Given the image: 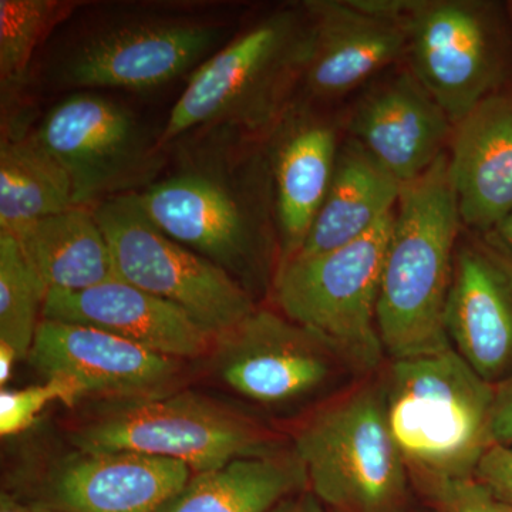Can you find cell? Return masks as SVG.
I'll list each match as a JSON object with an SVG mask.
<instances>
[{
	"instance_id": "cell-1",
	"label": "cell",
	"mask_w": 512,
	"mask_h": 512,
	"mask_svg": "<svg viewBox=\"0 0 512 512\" xmlns=\"http://www.w3.org/2000/svg\"><path fill=\"white\" fill-rule=\"evenodd\" d=\"M174 167L137 194L175 241L227 271L252 296L279 261L265 137L205 128L174 143Z\"/></svg>"
},
{
	"instance_id": "cell-2",
	"label": "cell",
	"mask_w": 512,
	"mask_h": 512,
	"mask_svg": "<svg viewBox=\"0 0 512 512\" xmlns=\"http://www.w3.org/2000/svg\"><path fill=\"white\" fill-rule=\"evenodd\" d=\"M387 426L410 481L427 495L476 478L494 446V384L456 350L390 360L380 370Z\"/></svg>"
},
{
	"instance_id": "cell-3",
	"label": "cell",
	"mask_w": 512,
	"mask_h": 512,
	"mask_svg": "<svg viewBox=\"0 0 512 512\" xmlns=\"http://www.w3.org/2000/svg\"><path fill=\"white\" fill-rule=\"evenodd\" d=\"M311 47L303 3L282 6L239 30L191 74L161 146L205 128L266 137L298 99Z\"/></svg>"
},
{
	"instance_id": "cell-4",
	"label": "cell",
	"mask_w": 512,
	"mask_h": 512,
	"mask_svg": "<svg viewBox=\"0 0 512 512\" xmlns=\"http://www.w3.org/2000/svg\"><path fill=\"white\" fill-rule=\"evenodd\" d=\"M447 153L402 185L377 303V329L390 360L451 348L446 306L463 232Z\"/></svg>"
},
{
	"instance_id": "cell-5",
	"label": "cell",
	"mask_w": 512,
	"mask_h": 512,
	"mask_svg": "<svg viewBox=\"0 0 512 512\" xmlns=\"http://www.w3.org/2000/svg\"><path fill=\"white\" fill-rule=\"evenodd\" d=\"M316 500L333 512H404L409 473L384 413L375 375L312 410L293 436Z\"/></svg>"
},
{
	"instance_id": "cell-6",
	"label": "cell",
	"mask_w": 512,
	"mask_h": 512,
	"mask_svg": "<svg viewBox=\"0 0 512 512\" xmlns=\"http://www.w3.org/2000/svg\"><path fill=\"white\" fill-rule=\"evenodd\" d=\"M393 214L348 245L295 256L272 282L278 311L326 340L362 377L380 372L386 356L377 303Z\"/></svg>"
},
{
	"instance_id": "cell-7",
	"label": "cell",
	"mask_w": 512,
	"mask_h": 512,
	"mask_svg": "<svg viewBox=\"0 0 512 512\" xmlns=\"http://www.w3.org/2000/svg\"><path fill=\"white\" fill-rule=\"evenodd\" d=\"M222 20L177 8L111 16L83 32L57 63L72 89L147 92L194 73L228 42Z\"/></svg>"
},
{
	"instance_id": "cell-8",
	"label": "cell",
	"mask_w": 512,
	"mask_h": 512,
	"mask_svg": "<svg viewBox=\"0 0 512 512\" xmlns=\"http://www.w3.org/2000/svg\"><path fill=\"white\" fill-rule=\"evenodd\" d=\"M79 451H134L181 461L195 473L272 453L274 433L245 414L194 393L110 402L73 431Z\"/></svg>"
},
{
	"instance_id": "cell-9",
	"label": "cell",
	"mask_w": 512,
	"mask_h": 512,
	"mask_svg": "<svg viewBox=\"0 0 512 512\" xmlns=\"http://www.w3.org/2000/svg\"><path fill=\"white\" fill-rule=\"evenodd\" d=\"M407 69L458 123L512 86V20L487 0H416L407 19Z\"/></svg>"
},
{
	"instance_id": "cell-10",
	"label": "cell",
	"mask_w": 512,
	"mask_h": 512,
	"mask_svg": "<svg viewBox=\"0 0 512 512\" xmlns=\"http://www.w3.org/2000/svg\"><path fill=\"white\" fill-rule=\"evenodd\" d=\"M36 136L69 175L77 207L140 194L163 177L170 154L134 111L90 92L59 101Z\"/></svg>"
},
{
	"instance_id": "cell-11",
	"label": "cell",
	"mask_w": 512,
	"mask_h": 512,
	"mask_svg": "<svg viewBox=\"0 0 512 512\" xmlns=\"http://www.w3.org/2000/svg\"><path fill=\"white\" fill-rule=\"evenodd\" d=\"M120 279L180 306L212 335H225L258 306L234 276L157 227L137 194L93 207Z\"/></svg>"
},
{
	"instance_id": "cell-12",
	"label": "cell",
	"mask_w": 512,
	"mask_h": 512,
	"mask_svg": "<svg viewBox=\"0 0 512 512\" xmlns=\"http://www.w3.org/2000/svg\"><path fill=\"white\" fill-rule=\"evenodd\" d=\"M211 357L229 390L274 412L323 403L363 379L326 340L268 308L220 336Z\"/></svg>"
},
{
	"instance_id": "cell-13",
	"label": "cell",
	"mask_w": 512,
	"mask_h": 512,
	"mask_svg": "<svg viewBox=\"0 0 512 512\" xmlns=\"http://www.w3.org/2000/svg\"><path fill=\"white\" fill-rule=\"evenodd\" d=\"M30 363L45 379L69 382L84 397L150 399L177 390L183 360L151 352L103 330L42 319Z\"/></svg>"
},
{
	"instance_id": "cell-14",
	"label": "cell",
	"mask_w": 512,
	"mask_h": 512,
	"mask_svg": "<svg viewBox=\"0 0 512 512\" xmlns=\"http://www.w3.org/2000/svg\"><path fill=\"white\" fill-rule=\"evenodd\" d=\"M311 47L299 103H330L356 92L407 49V19L370 8L366 0H306Z\"/></svg>"
},
{
	"instance_id": "cell-15",
	"label": "cell",
	"mask_w": 512,
	"mask_h": 512,
	"mask_svg": "<svg viewBox=\"0 0 512 512\" xmlns=\"http://www.w3.org/2000/svg\"><path fill=\"white\" fill-rule=\"evenodd\" d=\"M446 329L458 355L497 384L512 376V256L463 229L454 255Z\"/></svg>"
},
{
	"instance_id": "cell-16",
	"label": "cell",
	"mask_w": 512,
	"mask_h": 512,
	"mask_svg": "<svg viewBox=\"0 0 512 512\" xmlns=\"http://www.w3.org/2000/svg\"><path fill=\"white\" fill-rule=\"evenodd\" d=\"M338 127L316 107L295 101L265 137L274 190L278 268L301 252L332 183ZM276 268V271H278Z\"/></svg>"
},
{
	"instance_id": "cell-17",
	"label": "cell",
	"mask_w": 512,
	"mask_h": 512,
	"mask_svg": "<svg viewBox=\"0 0 512 512\" xmlns=\"http://www.w3.org/2000/svg\"><path fill=\"white\" fill-rule=\"evenodd\" d=\"M453 123L409 69L370 87L348 117L350 140L409 184L447 153Z\"/></svg>"
},
{
	"instance_id": "cell-18",
	"label": "cell",
	"mask_w": 512,
	"mask_h": 512,
	"mask_svg": "<svg viewBox=\"0 0 512 512\" xmlns=\"http://www.w3.org/2000/svg\"><path fill=\"white\" fill-rule=\"evenodd\" d=\"M42 319L103 330L183 362L211 356L217 345V336L180 306L120 278L83 291H47Z\"/></svg>"
},
{
	"instance_id": "cell-19",
	"label": "cell",
	"mask_w": 512,
	"mask_h": 512,
	"mask_svg": "<svg viewBox=\"0 0 512 512\" xmlns=\"http://www.w3.org/2000/svg\"><path fill=\"white\" fill-rule=\"evenodd\" d=\"M447 157L464 229L493 231L512 212V86L454 124Z\"/></svg>"
},
{
	"instance_id": "cell-20",
	"label": "cell",
	"mask_w": 512,
	"mask_h": 512,
	"mask_svg": "<svg viewBox=\"0 0 512 512\" xmlns=\"http://www.w3.org/2000/svg\"><path fill=\"white\" fill-rule=\"evenodd\" d=\"M191 468L134 451H79L57 467L52 507L63 512H158L190 481Z\"/></svg>"
},
{
	"instance_id": "cell-21",
	"label": "cell",
	"mask_w": 512,
	"mask_h": 512,
	"mask_svg": "<svg viewBox=\"0 0 512 512\" xmlns=\"http://www.w3.org/2000/svg\"><path fill=\"white\" fill-rule=\"evenodd\" d=\"M402 184L355 141L340 143L332 183L305 245L296 256L343 247L392 215Z\"/></svg>"
},
{
	"instance_id": "cell-22",
	"label": "cell",
	"mask_w": 512,
	"mask_h": 512,
	"mask_svg": "<svg viewBox=\"0 0 512 512\" xmlns=\"http://www.w3.org/2000/svg\"><path fill=\"white\" fill-rule=\"evenodd\" d=\"M12 237L47 291H83L119 278L93 208L73 207L49 215Z\"/></svg>"
},
{
	"instance_id": "cell-23",
	"label": "cell",
	"mask_w": 512,
	"mask_h": 512,
	"mask_svg": "<svg viewBox=\"0 0 512 512\" xmlns=\"http://www.w3.org/2000/svg\"><path fill=\"white\" fill-rule=\"evenodd\" d=\"M306 485L305 467L295 451H272L195 474L158 512H269Z\"/></svg>"
},
{
	"instance_id": "cell-24",
	"label": "cell",
	"mask_w": 512,
	"mask_h": 512,
	"mask_svg": "<svg viewBox=\"0 0 512 512\" xmlns=\"http://www.w3.org/2000/svg\"><path fill=\"white\" fill-rule=\"evenodd\" d=\"M77 207L72 181L23 123L2 126L0 234L13 235L37 220Z\"/></svg>"
},
{
	"instance_id": "cell-25",
	"label": "cell",
	"mask_w": 512,
	"mask_h": 512,
	"mask_svg": "<svg viewBox=\"0 0 512 512\" xmlns=\"http://www.w3.org/2000/svg\"><path fill=\"white\" fill-rule=\"evenodd\" d=\"M74 3L56 0H0V96L2 123L16 120L18 100L29 82L37 47Z\"/></svg>"
},
{
	"instance_id": "cell-26",
	"label": "cell",
	"mask_w": 512,
	"mask_h": 512,
	"mask_svg": "<svg viewBox=\"0 0 512 512\" xmlns=\"http://www.w3.org/2000/svg\"><path fill=\"white\" fill-rule=\"evenodd\" d=\"M47 289L18 241L0 234V346L28 359L42 322Z\"/></svg>"
},
{
	"instance_id": "cell-27",
	"label": "cell",
	"mask_w": 512,
	"mask_h": 512,
	"mask_svg": "<svg viewBox=\"0 0 512 512\" xmlns=\"http://www.w3.org/2000/svg\"><path fill=\"white\" fill-rule=\"evenodd\" d=\"M82 399L79 390L60 379H47L43 384L25 389H2L0 392V434L15 436L29 429L47 404L63 402L73 406Z\"/></svg>"
},
{
	"instance_id": "cell-28",
	"label": "cell",
	"mask_w": 512,
	"mask_h": 512,
	"mask_svg": "<svg viewBox=\"0 0 512 512\" xmlns=\"http://www.w3.org/2000/svg\"><path fill=\"white\" fill-rule=\"evenodd\" d=\"M426 497L436 512H503L501 504L477 478L440 485Z\"/></svg>"
},
{
	"instance_id": "cell-29",
	"label": "cell",
	"mask_w": 512,
	"mask_h": 512,
	"mask_svg": "<svg viewBox=\"0 0 512 512\" xmlns=\"http://www.w3.org/2000/svg\"><path fill=\"white\" fill-rule=\"evenodd\" d=\"M476 478L498 503L512 507V447L494 444L478 466Z\"/></svg>"
},
{
	"instance_id": "cell-30",
	"label": "cell",
	"mask_w": 512,
	"mask_h": 512,
	"mask_svg": "<svg viewBox=\"0 0 512 512\" xmlns=\"http://www.w3.org/2000/svg\"><path fill=\"white\" fill-rule=\"evenodd\" d=\"M491 431L494 444L512 447V376L494 384Z\"/></svg>"
},
{
	"instance_id": "cell-31",
	"label": "cell",
	"mask_w": 512,
	"mask_h": 512,
	"mask_svg": "<svg viewBox=\"0 0 512 512\" xmlns=\"http://www.w3.org/2000/svg\"><path fill=\"white\" fill-rule=\"evenodd\" d=\"M269 512H325L312 493H298L285 498Z\"/></svg>"
},
{
	"instance_id": "cell-32",
	"label": "cell",
	"mask_w": 512,
	"mask_h": 512,
	"mask_svg": "<svg viewBox=\"0 0 512 512\" xmlns=\"http://www.w3.org/2000/svg\"><path fill=\"white\" fill-rule=\"evenodd\" d=\"M485 237L494 242L497 247L503 249L512 256V212L501 224H498L493 231L484 234Z\"/></svg>"
},
{
	"instance_id": "cell-33",
	"label": "cell",
	"mask_w": 512,
	"mask_h": 512,
	"mask_svg": "<svg viewBox=\"0 0 512 512\" xmlns=\"http://www.w3.org/2000/svg\"><path fill=\"white\" fill-rule=\"evenodd\" d=\"M0 512H63L46 505L23 504L9 494H2L0 497Z\"/></svg>"
},
{
	"instance_id": "cell-34",
	"label": "cell",
	"mask_w": 512,
	"mask_h": 512,
	"mask_svg": "<svg viewBox=\"0 0 512 512\" xmlns=\"http://www.w3.org/2000/svg\"><path fill=\"white\" fill-rule=\"evenodd\" d=\"M19 362L18 356L13 350L0 346V384L5 386L9 382L10 375L13 372V366Z\"/></svg>"
},
{
	"instance_id": "cell-35",
	"label": "cell",
	"mask_w": 512,
	"mask_h": 512,
	"mask_svg": "<svg viewBox=\"0 0 512 512\" xmlns=\"http://www.w3.org/2000/svg\"><path fill=\"white\" fill-rule=\"evenodd\" d=\"M501 511L512 512V507H508V505L501 504Z\"/></svg>"
},
{
	"instance_id": "cell-36",
	"label": "cell",
	"mask_w": 512,
	"mask_h": 512,
	"mask_svg": "<svg viewBox=\"0 0 512 512\" xmlns=\"http://www.w3.org/2000/svg\"><path fill=\"white\" fill-rule=\"evenodd\" d=\"M507 9H508V13H510V18L512 20V2L507 3Z\"/></svg>"
}]
</instances>
